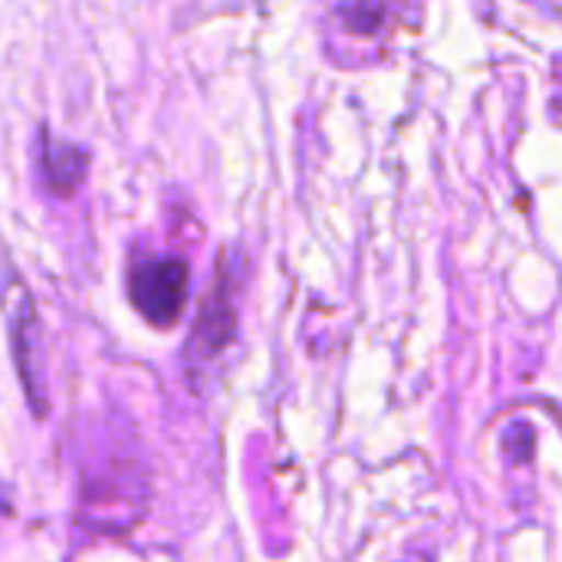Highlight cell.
<instances>
[{"mask_svg": "<svg viewBox=\"0 0 562 562\" xmlns=\"http://www.w3.org/2000/svg\"><path fill=\"white\" fill-rule=\"evenodd\" d=\"M237 290H240L237 263L221 257L214 290L204 296L198 319L191 326V336H188V349H184V366L194 385H198V375H207L221 362V356L231 349L237 336Z\"/></svg>", "mask_w": 562, "mask_h": 562, "instance_id": "1", "label": "cell"}, {"mask_svg": "<svg viewBox=\"0 0 562 562\" xmlns=\"http://www.w3.org/2000/svg\"><path fill=\"white\" fill-rule=\"evenodd\" d=\"M3 316H7V336H10V356L23 385V395L36 418L46 415V379H43V346H40V313L33 303V293L10 280L3 290Z\"/></svg>", "mask_w": 562, "mask_h": 562, "instance_id": "2", "label": "cell"}, {"mask_svg": "<svg viewBox=\"0 0 562 562\" xmlns=\"http://www.w3.org/2000/svg\"><path fill=\"white\" fill-rule=\"evenodd\" d=\"M191 286L188 260L181 257H151L138 260L128 270V300L151 326H175L184 313Z\"/></svg>", "mask_w": 562, "mask_h": 562, "instance_id": "3", "label": "cell"}, {"mask_svg": "<svg viewBox=\"0 0 562 562\" xmlns=\"http://www.w3.org/2000/svg\"><path fill=\"white\" fill-rule=\"evenodd\" d=\"M43 151H40V165H43V175H46V184L56 191V194H72L82 178H86V168H89V151L79 148L76 142H66V138H56L49 132H43Z\"/></svg>", "mask_w": 562, "mask_h": 562, "instance_id": "4", "label": "cell"}, {"mask_svg": "<svg viewBox=\"0 0 562 562\" xmlns=\"http://www.w3.org/2000/svg\"><path fill=\"white\" fill-rule=\"evenodd\" d=\"M342 16H346V23H349V30H359V33H372L379 23H382V10L379 7H346V10H339Z\"/></svg>", "mask_w": 562, "mask_h": 562, "instance_id": "5", "label": "cell"}]
</instances>
